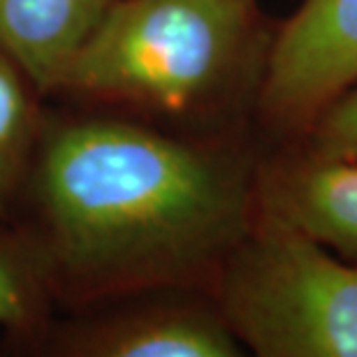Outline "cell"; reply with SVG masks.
<instances>
[{"instance_id":"1","label":"cell","mask_w":357,"mask_h":357,"mask_svg":"<svg viewBox=\"0 0 357 357\" xmlns=\"http://www.w3.org/2000/svg\"><path fill=\"white\" fill-rule=\"evenodd\" d=\"M262 142L197 137L79 107L45 121L12 223L70 309L160 288L213 292L258 216Z\"/></svg>"},{"instance_id":"2","label":"cell","mask_w":357,"mask_h":357,"mask_svg":"<svg viewBox=\"0 0 357 357\" xmlns=\"http://www.w3.org/2000/svg\"><path fill=\"white\" fill-rule=\"evenodd\" d=\"M274 28L258 0H114L54 96L197 137L258 135Z\"/></svg>"},{"instance_id":"3","label":"cell","mask_w":357,"mask_h":357,"mask_svg":"<svg viewBox=\"0 0 357 357\" xmlns=\"http://www.w3.org/2000/svg\"><path fill=\"white\" fill-rule=\"evenodd\" d=\"M213 297L260 357H357V262L302 232L255 216Z\"/></svg>"},{"instance_id":"4","label":"cell","mask_w":357,"mask_h":357,"mask_svg":"<svg viewBox=\"0 0 357 357\" xmlns=\"http://www.w3.org/2000/svg\"><path fill=\"white\" fill-rule=\"evenodd\" d=\"M357 82V0H299L276 21L255 132L262 144L299 137L311 121Z\"/></svg>"},{"instance_id":"5","label":"cell","mask_w":357,"mask_h":357,"mask_svg":"<svg viewBox=\"0 0 357 357\" xmlns=\"http://www.w3.org/2000/svg\"><path fill=\"white\" fill-rule=\"evenodd\" d=\"M79 318L42 332L59 355L75 357H237L234 337L209 290L160 288L84 306Z\"/></svg>"},{"instance_id":"6","label":"cell","mask_w":357,"mask_h":357,"mask_svg":"<svg viewBox=\"0 0 357 357\" xmlns=\"http://www.w3.org/2000/svg\"><path fill=\"white\" fill-rule=\"evenodd\" d=\"M255 204L260 216L357 262V160L323 158L288 142L262 144Z\"/></svg>"},{"instance_id":"7","label":"cell","mask_w":357,"mask_h":357,"mask_svg":"<svg viewBox=\"0 0 357 357\" xmlns=\"http://www.w3.org/2000/svg\"><path fill=\"white\" fill-rule=\"evenodd\" d=\"M114 0H0V49L54 96Z\"/></svg>"},{"instance_id":"8","label":"cell","mask_w":357,"mask_h":357,"mask_svg":"<svg viewBox=\"0 0 357 357\" xmlns=\"http://www.w3.org/2000/svg\"><path fill=\"white\" fill-rule=\"evenodd\" d=\"M33 79L0 49V227L10 225L38 146L45 109Z\"/></svg>"},{"instance_id":"9","label":"cell","mask_w":357,"mask_h":357,"mask_svg":"<svg viewBox=\"0 0 357 357\" xmlns=\"http://www.w3.org/2000/svg\"><path fill=\"white\" fill-rule=\"evenodd\" d=\"M56 299L40 251L19 225L0 227V327L21 339H40Z\"/></svg>"},{"instance_id":"10","label":"cell","mask_w":357,"mask_h":357,"mask_svg":"<svg viewBox=\"0 0 357 357\" xmlns=\"http://www.w3.org/2000/svg\"><path fill=\"white\" fill-rule=\"evenodd\" d=\"M288 144L323 158L357 160V82L334 98L311 126Z\"/></svg>"}]
</instances>
